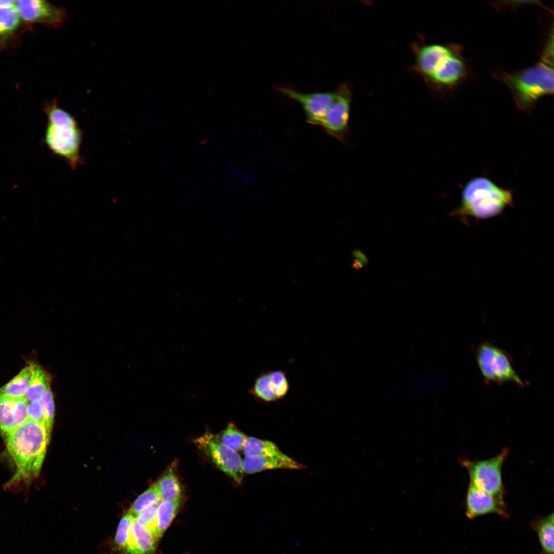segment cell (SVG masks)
Wrapping results in <instances>:
<instances>
[{
    "label": "cell",
    "mask_w": 554,
    "mask_h": 554,
    "mask_svg": "<svg viewBox=\"0 0 554 554\" xmlns=\"http://www.w3.org/2000/svg\"><path fill=\"white\" fill-rule=\"evenodd\" d=\"M496 74L508 88L517 106L530 111L538 99L553 93V33L536 65L512 73L503 71Z\"/></svg>",
    "instance_id": "1"
},
{
    "label": "cell",
    "mask_w": 554,
    "mask_h": 554,
    "mask_svg": "<svg viewBox=\"0 0 554 554\" xmlns=\"http://www.w3.org/2000/svg\"><path fill=\"white\" fill-rule=\"evenodd\" d=\"M50 436L44 424L28 419L6 437L8 452L17 467L9 484L38 476Z\"/></svg>",
    "instance_id": "2"
},
{
    "label": "cell",
    "mask_w": 554,
    "mask_h": 554,
    "mask_svg": "<svg viewBox=\"0 0 554 554\" xmlns=\"http://www.w3.org/2000/svg\"><path fill=\"white\" fill-rule=\"evenodd\" d=\"M512 204L510 190L498 186L487 177L479 176L465 184L461 193L460 205L451 214L486 219L497 215Z\"/></svg>",
    "instance_id": "3"
},
{
    "label": "cell",
    "mask_w": 554,
    "mask_h": 554,
    "mask_svg": "<svg viewBox=\"0 0 554 554\" xmlns=\"http://www.w3.org/2000/svg\"><path fill=\"white\" fill-rule=\"evenodd\" d=\"M45 111L48 117L45 133L47 145L71 168H77L82 164L80 154L82 131L77 122L56 102L48 104Z\"/></svg>",
    "instance_id": "4"
},
{
    "label": "cell",
    "mask_w": 554,
    "mask_h": 554,
    "mask_svg": "<svg viewBox=\"0 0 554 554\" xmlns=\"http://www.w3.org/2000/svg\"><path fill=\"white\" fill-rule=\"evenodd\" d=\"M477 364L487 384L499 385L513 383L520 387L526 384L513 367V360L508 353L488 341L477 345L475 348Z\"/></svg>",
    "instance_id": "5"
},
{
    "label": "cell",
    "mask_w": 554,
    "mask_h": 554,
    "mask_svg": "<svg viewBox=\"0 0 554 554\" xmlns=\"http://www.w3.org/2000/svg\"><path fill=\"white\" fill-rule=\"evenodd\" d=\"M504 448L494 457L484 460L460 459V464L468 471L470 482L491 495L501 505L504 502L505 489L502 482V467L509 454Z\"/></svg>",
    "instance_id": "6"
},
{
    "label": "cell",
    "mask_w": 554,
    "mask_h": 554,
    "mask_svg": "<svg viewBox=\"0 0 554 554\" xmlns=\"http://www.w3.org/2000/svg\"><path fill=\"white\" fill-rule=\"evenodd\" d=\"M194 443L219 468L238 483H241L244 473L243 460L236 451L224 445L217 435L209 431L196 438Z\"/></svg>",
    "instance_id": "7"
},
{
    "label": "cell",
    "mask_w": 554,
    "mask_h": 554,
    "mask_svg": "<svg viewBox=\"0 0 554 554\" xmlns=\"http://www.w3.org/2000/svg\"><path fill=\"white\" fill-rule=\"evenodd\" d=\"M335 100L320 126L329 135L343 143L349 136L351 92L348 86L341 85L335 91Z\"/></svg>",
    "instance_id": "8"
},
{
    "label": "cell",
    "mask_w": 554,
    "mask_h": 554,
    "mask_svg": "<svg viewBox=\"0 0 554 554\" xmlns=\"http://www.w3.org/2000/svg\"><path fill=\"white\" fill-rule=\"evenodd\" d=\"M280 90L299 103L308 123L317 126H320L336 96L335 91L304 93L285 87L280 88Z\"/></svg>",
    "instance_id": "9"
},
{
    "label": "cell",
    "mask_w": 554,
    "mask_h": 554,
    "mask_svg": "<svg viewBox=\"0 0 554 554\" xmlns=\"http://www.w3.org/2000/svg\"><path fill=\"white\" fill-rule=\"evenodd\" d=\"M21 18L28 22L58 27L66 21L65 10L46 1L21 0L15 3Z\"/></svg>",
    "instance_id": "10"
},
{
    "label": "cell",
    "mask_w": 554,
    "mask_h": 554,
    "mask_svg": "<svg viewBox=\"0 0 554 554\" xmlns=\"http://www.w3.org/2000/svg\"><path fill=\"white\" fill-rule=\"evenodd\" d=\"M465 513L469 519L488 514L508 518L506 506L499 503L491 495L470 482L465 499Z\"/></svg>",
    "instance_id": "11"
},
{
    "label": "cell",
    "mask_w": 554,
    "mask_h": 554,
    "mask_svg": "<svg viewBox=\"0 0 554 554\" xmlns=\"http://www.w3.org/2000/svg\"><path fill=\"white\" fill-rule=\"evenodd\" d=\"M28 419V401L24 398L0 395V430L6 437Z\"/></svg>",
    "instance_id": "12"
},
{
    "label": "cell",
    "mask_w": 554,
    "mask_h": 554,
    "mask_svg": "<svg viewBox=\"0 0 554 554\" xmlns=\"http://www.w3.org/2000/svg\"><path fill=\"white\" fill-rule=\"evenodd\" d=\"M453 48L438 65L430 77L432 81L444 86H455L466 74V66L459 52Z\"/></svg>",
    "instance_id": "13"
},
{
    "label": "cell",
    "mask_w": 554,
    "mask_h": 554,
    "mask_svg": "<svg viewBox=\"0 0 554 554\" xmlns=\"http://www.w3.org/2000/svg\"><path fill=\"white\" fill-rule=\"evenodd\" d=\"M242 468L244 472L251 474L269 469H301L304 465L282 452L272 456L246 457L242 461Z\"/></svg>",
    "instance_id": "14"
},
{
    "label": "cell",
    "mask_w": 554,
    "mask_h": 554,
    "mask_svg": "<svg viewBox=\"0 0 554 554\" xmlns=\"http://www.w3.org/2000/svg\"><path fill=\"white\" fill-rule=\"evenodd\" d=\"M249 391L255 398L264 402L276 401L285 396L281 382L272 371L260 373Z\"/></svg>",
    "instance_id": "15"
},
{
    "label": "cell",
    "mask_w": 554,
    "mask_h": 554,
    "mask_svg": "<svg viewBox=\"0 0 554 554\" xmlns=\"http://www.w3.org/2000/svg\"><path fill=\"white\" fill-rule=\"evenodd\" d=\"M157 540L146 527L134 518L126 547L123 554H151L156 548Z\"/></svg>",
    "instance_id": "16"
},
{
    "label": "cell",
    "mask_w": 554,
    "mask_h": 554,
    "mask_svg": "<svg viewBox=\"0 0 554 554\" xmlns=\"http://www.w3.org/2000/svg\"><path fill=\"white\" fill-rule=\"evenodd\" d=\"M451 47L431 45L421 48L418 53L417 64L419 69L430 77L440 63L452 51Z\"/></svg>",
    "instance_id": "17"
},
{
    "label": "cell",
    "mask_w": 554,
    "mask_h": 554,
    "mask_svg": "<svg viewBox=\"0 0 554 554\" xmlns=\"http://www.w3.org/2000/svg\"><path fill=\"white\" fill-rule=\"evenodd\" d=\"M553 512L530 521V526L537 533L540 544V554H553Z\"/></svg>",
    "instance_id": "18"
},
{
    "label": "cell",
    "mask_w": 554,
    "mask_h": 554,
    "mask_svg": "<svg viewBox=\"0 0 554 554\" xmlns=\"http://www.w3.org/2000/svg\"><path fill=\"white\" fill-rule=\"evenodd\" d=\"M175 468L172 464L155 483L161 501H181L182 488Z\"/></svg>",
    "instance_id": "19"
},
{
    "label": "cell",
    "mask_w": 554,
    "mask_h": 554,
    "mask_svg": "<svg viewBox=\"0 0 554 554\" xmlns=\"http://www.w3.org/2000/svg\"><path fill=\"white\" fill-rule=\"evenodd\" d=\"M29 364L32 374L24 398L28 402L39 401L50 388L49 377L45 371L38 365L31 362Z\"/></svg>",
    "instance_id": "20"
},
{
    "label": "cell",
    "mask_w": 554,
    "mask_h": 554,
    "mask_svg": "<svg viewBox=\"0 0 554 554\" xmlns=\"http://www.w3.org/2000/svg\"><path fill=\"white\" fill-rule=\"evenodd\" d=\"M181 501L161 500L156 512L155 537L158 541L170 525L180 506Z\"/></svg>",
    "instance_id": "21"
},
{
    "label": "cell",
    "mask_w": 554,
    "mask_h": 554,
    "mask_svg": "<svg viewBox=\"0 0 554 554\" xmlns=\"http://www.w3.org/2000/svg\"><path fill=\"white\" fill-rule=\"evenodd\" d=\"M31 369L28 363L13 379L0 388V395L12 398L25 397L29 386Z\"/></svg>",
    "instance_id": "22"
},
{
    "label": "cell",
    "mask_w": 554,
    "mask_h": 554,
    "mask_svg": "<svg viewBox=\"0 0 554 554\" xmlns=\"http://www.w3.org/2000/svg\"><path fill=\"white\" fill-rule=\"evenodd\" d=\"M243 449L246 457L268 456L282 452L275 443L254 437H246Z\"/></svg>",
    "instance_id": "23"
},
{
    "label": "cell",
    "mask_w": 554,
    "mask_h": 554,
    "mask_svg": "<svg viewBox=\"0 0 554 554\" xmlns=\"http://www.w3.org/2000/svg\"><path fill=\"white\" fill-rule=\"evenodd\" d=\"M20 21L15 4L0 7V36L14 31L19 26Z\"/></svg>",
    "instance_id": "24"
},
{
    "label": "cell",
    "mask_w": 554,
    "mask_h": 554,
    "mask_svg": "<svg viewBox=\"0 0 554 554\" xmlns=\"http://www.w3.org/2000/svg\"><path fill=\"white\" fill-rule=\"evenodd\" d=\"M217 436L224 445L236 452L243 448L246 438L245 434L232 423H229L226 428Z\"/></svg>",
    "instance_id": "25"
},
{
    "label": "cell",
    "mask_w": 554,
    "mask_h": 554,
    "mask_svg": "<svg viewBox=\"0 0 554 554\" xmlns=\"http://www.w3.org/2000/svg\"><path fill=\"white\" fill-rule=\"evenodd\" d=\"M161 501L155 483L151 485L133 502L128 510L134 517L144 509Z\"/></svg>",
    "instance_id": "26"
},
{
    "label": "cell",
    "mask_w": 554,
    "mask_h": 554,
    "mask_svg": "<svg viewBox=\"0 0 554 554\" xmlns=\"http://www.w3.org/2000/svg\"><path fill=\"white\" fill-rule=\"evenodd\" d=\"M134 516L127 511L121 519L113 541L115 548L123 550L127 545Z\"/></svg>",
    "instance_id": "27"
},
{
    "label": "cell",
    "mask_w": 554,
    "mask_h": 554,
    "mask_svg": "<svg viewBox=\"0 0 554 554\" xmlns=\"http://www.w3.org/2000/svg\"><path fill=\"white\" fill-rule=\"evenodd\" d=\"M40 401L43 406L45 426L48 433L50 434L53 423L55 407L53 394L50 388L45 393Z\"/></svg>",
    "instance_id": "28"
},
{
    "label": "cell",
    "mask_w": 554,
    "mask_h": 554,
    "mask_svg": "<svg viewBox=\"0 0 554 554\" xmlns=\"http://www.w3.org/2000/svg\"><path fill=\"white\" fill-rule=\"evenodd\" d=\"M157 504L154 505L144 509L135 517V519L139 523L148 529L154 537L156 528V512Z\"/></svg>",
    "instance_id": "29"
},
{
    "label": "cell",
    "mask_w": 554,
    "mask_h": 554,
    "mask_svg": "<svg viewBox=\"0 0 554 554\" xmlns=\"http://www.w3.org/2000/svg\"><path fill=\"white\" fill-rule=\"evenodd\" d=\"M28 419L40 424H44L43 406L39 401L28 402Z\"/></svg>",
    "instance_id": "30"
},
{
    "label": "cell",
    "mask_w": 554,
    "mask_h": 554,
    "mask_svg": "<svg viewBox=\"0 0 554 554\" xmlns=\"http://www.w3.org/2000/svg\"><path fill=\"white\" fill-rule=\"evenodd\" d=\"M15 2V1L0 0V7L13 5Z\"/></svg>",
    "instance_id": "31"
}]
</instances>
